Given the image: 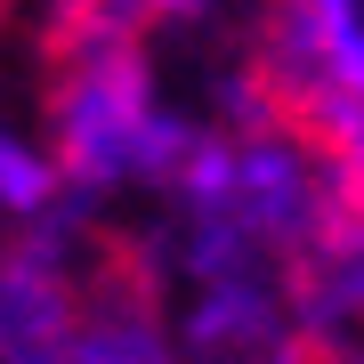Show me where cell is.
Masks as SVG:
<instances>
[{"label": "cell", "instance_id": "obj_1", "mask_svg": "<svg viewBox=\"0 0 364 364\" xmlns=\"http://www.w3.org/2000/svg\"><path fill=\"white\" fill-rule=\"evenodd\" d=\"M25 114L65 178V203L81 219H114L130 203H162L203 130V90L186 97L178 57L146 33H73L33 41Z\"/></svg>", "mask_w": 364, "mask_h": 364}, {"label": "cell", "instance_id": "obj_2", "mask_svg": "<svg viewBox=\"0 0 364 364\" xmlns=\"http://www.w3.org/2000/svg\"><path fill=\"white\" fill-rule=\"evenodd\" d=\"M316 146L364 138V0H267L235 57H210Z\"/></svg>", "mask_w": 364, "mask_h": 364}, {"label": "cell", "instance_id": "obj_3", "mask_svg": "<svg viewBox=\"0 0 364 364\" xmlns=\"http://www.w3.org/2000/svg\"><path fill=\"white\" fill-rule=\"evenodd\" d=\"M114 219H41L0 235V364H65Z\"/></svg>", "mask_w": 364, "mask_h": 364}, {"label": "cell", "instance_id": "obj_4", "mask_svg": "<svg viewBox=\"0 0 364 364\" xmlns=\"http://www.w3.org/2000/svg\"><path fill=\"white\" fill-rule=\"evenodd\" d=\"M65 364H195L178 340V316H170V284L138 251V235H122V227L105 235Z\"/></svg>", "mask_w": 364, "mask_h": 364}, {"label": "cell", "instance_id": "obj_5", "mask_svg": "<svg viewBox=\"0 0 364 364\" xmlns=\"http://www.w3.org/2000/svg\"><path fill=\"white\" fill-rule=\"evenodd\" d=\"M41 219H73L65 178H57L49 146H41L25 105H0V235L41 227Z\"/></svg>", "mask_w": 364, "mask_h": 364}, {"label": "cell", "instance_id": "obj_6", "mask_svg": "<svg viewBox=\"0 0 364 364\" xmlns=\"http://www.w3.org/2000/svg\"><path fill=\"white\" fill-rule=\"evenodd\" d=\"M0 41H9V25H0Z\"/></svg>", "mask_w": 364, "mask_h": 364}]
</instances>
